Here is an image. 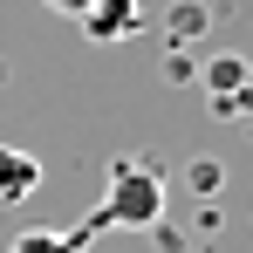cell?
<instances>
[{
	"label": "cell",
	"mask_w": 253,
	"mask_h": 253,
	"mask_svg": "<svg viewBox=\"0 0 253 253\" xmlns=\"http://www.w3.org/2000/svg\"><path fill=\"white\" fill-rule=\"evenodd\" d=\"M89 233H96V226H83V233H48V226H28V233H14V240H7V253H83Z\"/></svg>",
	"instance_id": "5b68a950"
},
{
	"label": "cell",
	"mask_w": 253,
	"mask_h": 253,
	"mask_svg": "<svg viewBox=\"0 0 253 253\" xmlns=\"http://www.w3.org/2000/svg\"><path fill=\"white\" fill-rule=\"evenodd\" d=\"M158 212H165V178L137 158H117L110 199L89 212V226H158Z\"/></svg>",
	"instance_id": "6da1fadb"
},
{
	"label": "cell",
	"mask_w": 253,
	"mask_h": 253,
	"mask_svg": "<svg viewBox=\"0 0 253 253\" xmlns=\"http://www.w3.org/2000/svg\"><path fill=\"white\" fill-rule=\"evenodd\" d=\"M192 185L199 192H219V165H192Z\"/></svg>",
	"instance_id": "52a82bcc"
},
{
	"label": "cell",
	"mask_w": 253,
	"mask_h": 253,
	"mask_svg": "<svg viewBox=\"0 0 253 253\" xmlns=\"http://www.w3.org/2000/svg\"><path fill=\"white\" fill-rule=\"evenodd\" d=\"M48 7H55V14H69V21H83V7H89V0H48Z\"/></svg>",
	"instance_id": "ba28073f"
},
{
	"label": "cell",
	"mask_w": 253,
	"mask_h": 253,
	"mask_svg": "<svg viewBox=\"0 0 253 253\" xmlns=\"http://www.w3.org/2000/svg\"><path fill=\"white\" fill-rule=\"evenodd\" d=\"M42 192V158L21 144H0V206H28Z\"/></svg>",
	"instance_id": "3957f363"
},
{
	"label": "cell",
	"mask_w": 253,
	"mask_h": 253,
	"mask_svg": "<svg viewBox=\"0 0 253 253\" xmlns=\"http://www.w3.org/2000/svg\"><path fill=\"white\" fill-rule=\"evenodd\" d=\"M171 35H178L171 48H199V35H206V7H171Z\"/></svg>",
	"instance_id": "8992f818"
},
{
	"label": "cell",
	"mask_w": 253,
	"mask_h": 253,
	"mask_svg": "<svg viewBox=\"0 0 253 253\" xmlns=\"http://www.w3.org/2000/svg\"><path fill=\"white\" fill-rule=\"evenodd\" d=\"M83 35L96 48L130 42V35H144V7H137V0H89L83 7Z\"/></svg>",
	"instance_id": "7a4b0ae2"
},
{
	"label": "cell",
	"mask_w": 253,
	"mask_h": 253,
	"mask_svg": "<svg viewBox=\"0 0 253 253\" xmlns=\"http://www.w3.org/2000/svg\"><path fill=\"white\" fill-rule=\"evenodd\" d=\"M199 76H206V96H212V110H226V103H233V96H240V89L253 83V69L240 62V55H206V69H199Z\"/></svg>",
	"instance_id": "277c9868"
}]
</instances>
